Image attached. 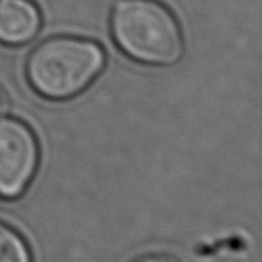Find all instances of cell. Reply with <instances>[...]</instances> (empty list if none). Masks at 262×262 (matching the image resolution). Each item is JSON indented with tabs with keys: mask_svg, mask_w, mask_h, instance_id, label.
<instances>
[{
	"mask_svg": "<svg viewBox=\"0 0 262 262\" xmlns=\"http://www.w3.org/2000/svg\"><path fill=\"white\" fill-rule=\"evenodd\" d=\"M110 34L120 51L144 65L171 67L183 55L181 24L160 0H117Z\"/></svg>",
	"mask_w": 262,
	"mask_h": 262,
	"instance_id": "obj_1",
	"label": "cell"
},
{
	"mask_svg": "<svg viewBox=\"0 0 262 262\" xmlns=\"http://www.w3.org/2000/svg\"><path fill=\"white\" fill-rule=\"evenodd\" d=\"M106 55L96 41L76 35H55L30 52L26 76L30 86L48 100H68L100 75Z\"/></svg>",
	"mask_w": 262,
	"mask_h": 262,
	"instance_id": "obj_2",
	"label": "cell"
},
{
	"mask_svg": "<svg viewBox=\"0 0 262 262\" xmlns=\"http://www.w3.org/2000/svg\"><path fill=\"white\" fill-rule=\"evenodd\" d=\"M41 27V13L33 0H0V42L24 46Z\"/></svg>",
	"mask_w": 262,
	"mask_h": 262,
	"instance_id": "obj_4",
	"label": "cell"
},
{
	"mask_svg": "<svg viewBox=\"0 0 262 262\" xmlns=\"http://www.w3.org/2000/svg\"><path fill=\"white\" fill-rule=\"evenodd\" d=\"M12 108V100L9 96V92L5 89V86L0 85V117H3Z\"/></svg>",
	"mask_w": 262,
	"mask_h": 262,
	"instance_id": "obj_7",
	"label": "cell"
},
{
	"mask_svg": "<svg viewBox=\"0 0 262 262\" xmlns=\"http://www.w3.org/2000/svg\"><path fill=\"white\" fill-rule=\"evenodd\" d=\"M38 161V140L30 125L16 117H0V198H20L33 181Z\"/></svg>",
	"mask_w": 262,
	"mask_h": 262,
	"instance_id": "obj_3",
	"label": "cell"
},
{
	"mask_svg": "<svg viewBox=\"0 0 262 262\" xmlns=\"http://www.w3.org/2000/svg\"><path fill=\"white\" fill-rule=\"evenodd\" d=\"M131 262H179V259L166 252H148V254L137 256Z\"/></svg>",
	"mask_w": 262,
	"mask_h": 262,
	"instance_id": "obj_6",
	"label": "cell"
},
{
	"mask_svg": "<svg viewBox=\"0 0 262 262\" xmlns=\"http://www.w3.org/2000/svg\"><path fill=\"white\" fill-rule=\"evenodd\" d=\"M0 262H31L26 239L16 228L0 222Z\"/></svg>",
	"mask_w": 262,
	"mask_h": 262,
	"instance_id": "obj_5",
	"label": "cell"
}]
</instances>
